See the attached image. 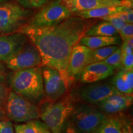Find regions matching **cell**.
Instances as JSON below:
<instances>
[{
  "label": "cell",
  "instance_id": "cell-1",
  "mask_svg": "<svg viewBox=\"0 0 133 133\" xmlns=\"http://www.w3.org/2000/svg\"><path fill=\"white\" fill-rule=\"evenodd\" d=\"M92 24L88 19L75 16L48 27L27 25L20 29L19 33L28 36L36 46L43 65L57 70L70 84L66 71L71 51Z\"/></svg>",
  "mask_w": 133,
  "mask_h": 133
},
{
  "label": "cell",
  "instance_id": "cell-2",
  "mask_svg": "<svg viewBox=\"0 0 133 133\" xmlns=\"http://www.w3.org/2000/svg\"><path fill=\"white\" fill-rule=\"evenodd\" d=\"M9 84L12 91L34 104L41 102L45 97L42 69L39 66L14 71Z\"/></svg>",
  "mask_w": 133,
  "mask_h": 133
},
{
  "label": "cell",
  "instance_id": "cell-3",
  "mask_svg": "<svg viewBox=\"0 0 133 133\" xmlns=\"http://www.w3.org/2000/svg\"><path fill=\"white\" fill-rule=\"evenodd\" d=\"M75 107L70 96H64L58 101L49 103L40 110V118L52 133H61L64 122Z\"/></svg>",
  "mask_w": 133,
  "mask_h": 133
},
{
  "label": "cell",
  "instance_id": "cell-4",
  "mask_svg": "<svg viewBox=\"0 0 133 133\" xmlns=\"http://www.w3.org/2000/svg\"><path fill=\"white\" fill-rule=\"evenodd\" d=\"M4 110L8 119L16 123H26L40 117V110L35 104L12 91H9Z\"/></svg>",
  "mask_w": 133,
  "mask_h": 133
},
{
  "label": "cell",
  "instance_id": "cell-5",
  "mask_svg": "<svg viewBox=\"0 0 133 133\" xmlns=\"http://www.w3.org/2000/svg\"><path fill=\"white\" fill-rule=\"evenodd\" d=\"M69 118L81 133H94L108 117L101 110L83 105L74 107Z\"/></svg>",
  "mask_w": 133,
  "mask_h": 133
},
{
  "label": "cell",
  "instance_id": "cell-6",
  "mask_svg": "<svg viewBox=\"0 0 133 133\" xmlns=\"http://www.w3.org/2000/svg\"><path fill=\"white\" fill-rule=\"evenodd\" d=\"M29 11L12 3L0 4V35L14 32L22 26Z\"/></svg>",
  "mask_w": 133,
  "mask_h": 133
},
{
  "label": "cell",
  "instance_id": "cell-7",
  "mask_svg": "<svg viewBox=\"0 0 133 133\" xmlns=\"http://www.w3.org/2000/svg\"><path fill=\"white\" fill-rule=\"evenodd\" d=\"M72 14L59 1L46 5L31 18L29 25L34 27H48L59 24Z\"/></svg>",
  "mask_w": 133,
  "mask_h": 133
},
{
  "label": "cell",
  "instance_id": "cell-8",
  "mask_svg": "<svg viewBox=\"0 0 133 133\" xmlns=\"http://www.w3.org/2000/svg\"><path fill=\"white\" fill-rule=\"evenodd\" d=\"M42 76L44 96L48 102H54L65 96L70 84L57 70L44 66Z\"/></svg>",
  "mask_w": 133,
  "mask_h": 133
},
{
  "label": "cell",
  "instance_id": "cell-9",
  "mask_svg": "<svg viewBox=\"0 0 133 133\" xmlns=\"http://www.w3.org/2000/svg\"><path fill=\"white\" fill-rule=\"evenodd\" d=\"M14 71L37 67L42 65L39 51L33 43L25 44L5 62Z\"/></svg>",
  "mask_w": 133,
  "mask_h": 133
},
{
  "label": "cell",
  "instance_id": "cell-10",
  "mask_svg": "<svg viewBox=\"0 0 133 133\" xmlns=\"http://www.w3.org/2000/svg\"><path fill=\"white\" fill-rule=\"evenodd\" d=\"M59 1L71 14L110 6H126L132 9V1L131 0H59Z\"/></svg>",
  "mask_w": 133,
  "mask_h": 133
},
{
  "label": "cell",
  "instance_id": "cell-11",
  "mask_svg": "<svg viewBox=\"0 0 133 133\" xmlns=\"http://www.w3.org/2000/svg\"><path fill=\"white\" fill-rule=\"evenodd\" d=\"M91 52L92 49L79 43L73 48L66 71L70 83L89 64Z\"/></svg>",
  "mask_w": 133,
  "mask_h": 133
},
{
  "label": "cell",
  "instance_id": "cell-12",
  "mask_svg": "<svg viewBox=\"0 0 133 133\" xmlns=\"http://www.w3.org/2000/svg\"><path fill=\"white\" fill-rule=\"evenodd\" d=\"M112 84L97 83L86 86L81 90V99L92 105H99L110 96L119 93Z\"/></svg>",
  "mask_w": 133,
  "mask_h": 133
},
{
  "label": "cell",
  "instance_id": "cell-13",
  "mask_svg": "<svg viewBox=\"0 0 133 133\" xmlns=\"http://www.w3.org/2000/svg\"><path fill=\"white\" fill-rule=\"evenodd\" d=\"M115 68L102 62L88 65L80 73V80L92 83L106 79L114 74Z\"/></svg>",
  "mask_w": 133,
  "mask_h": 133
},
{
  "label": "cell",
  "instance_id": "cell-14",
  "mask_svg": "<svg viewBox=\"0 0 133 133\" xmlns=\"http://www.w3.org/2000/svg\"><path fill=\"white\" fill-rule=\"evenodd\" d=\"M25 42V35L21 33L0 35V62H6Z\"/></svg>",
  "mask_w": 133,
  "mask_h": 133
},
{
  "label": "cell",
  "instance_id": "cell-15",
  "mask_svg": "<svg viewBox=\"0 0 133 133\" xmlns=\"http://www.w3.org/2000/svg\"><path fill=\"white\" fill-rule=\"evenodd\" d=\"M132 94L118 93L103 101L99 105V110L107 114H115L127 109L132 104Z\"/></svg>",
  "mask_w": 133,
  "mask_h": 133
},
{
  "label": "cell",
  "instance_id": "cell-16",
  "mask_svg": "<svg viewBox=\"0 0 133 133\" xmlns=\"http://www.w3.org/2000/svg\"><path fill=\"white\" fill-rule=\"evenodd\" d=\"M121 41V39L119 36H84L81 38L78 43L91 49H95L109 46H118Z\"/></svg>",
  "mask_w": 133,
  "mask_h": 133
},
{
  "label": "cell",
  "instance_id": "cell-17",
  "mask_svg": "<svg viewBox=\"0 0 133 133\" xmlns=\"http://www.w3.org/2000/svg\"><path fill=\"white\" fill-rule=\"evenodd\" d=\"M112 85L119 92L131 94L133 92V70L121 69L112 79Z\"/></svg>",
  "mask_w": 133,
  "mask_h": 133
},
{
  "label": "cell",
  "instance_id": "cell-18",
  "mask_svg": "<svg viewBox=\"0 0 133 133\" xmlns=\"http://www.w3.org/2000/svg\"><path fill=\"white\" fill-rule=\"evenodd\" d=\"M128 9H129V8L126 7V6H110V7L100 8L76 13L75 16L88 20L99 19V18L101 19L104 17L110 16V15L118 14L121 12H124Z\"/></svg>",
  "mask_w": 133,
  "mask_h": 133
},
{
  "label": "cell",
  "instance_id": "cell-19",
  "mask_svg": "<svg viewBox=\"0 0 133 133\" xmlns=\"http://www.w3.org/2000/svg\"><path fill=\"white\" fill-rule=\"evenodd\" d=\"M84 36H118V33L109 22L102 21L91 25L86 31Z\"/></svg>",
  "mask_w": 133,
  "mask_h": 133
},
{
  "label": "cell",
  "instance_id": "cell-20",
  "mask_svg": "<svg viewBox=\"0 0 133 133\" xmlns=\"http://www.w3.org/2000/svg\"><path fill=\"white\" fill-rule=\"evenodd\" d=\"M123 124L115 118H107L94 133H121Z\"/></svg>",
  "mask_w": 133,
  "mask_h": 133
},
{
  "label": "cell",
  "instance_id": "cell-21",
  "mask_svg": "<svg viewBox=\"0 0 133 133\" xmlns=\"http://www.w3.org/2000/svg\"><path fill=\"white\" fill-rule=\"evenodd\" d=\"M119 47V46H109L92 49L89 64L102 62L109 57L111 54H112Z\"/></svg>",
  "mask_w": 133,
  "mask_h": 133
},
{
  "label": "cell",
  "instance_id": "cell-22",
  "mask_svg": "<svg viewBox=\"0 0 133 133\" xmlns=\"http://www.w3.org/2000/svg\"><path fill=\"white\" fill-rule=\"evenodd\" d=\"M20 125L22 133H43L39 121H30Z\"/></svg>",
  "mask_w": 133,
  "mask_h": 133
},
{
  "label": "cell",
  "instance_id": "cell-23",
  "mask_svg": "<svg viewBox=\"0 0 133 133\" xmlns=\"http://www.w3.org/2000/svg\"><path fill=\"white\" fill-rule=\"evenodd\" d=\"M121 47H119L115 52L111 54L102 62L114 66L115 69L121 68Z\"/></svg>",
  "mask_w": 133,
  "mask_h": 133
},
{
  "label": "cell",
  "instance_id": "cell-24",
  "mask_svg": "<svg viewBox=\"0 0 133 133\" xmlns=\"http://www.w3.org/2000/svg\"><path fill=\"white\" fill-rule=\"evenodd\" d=\"M101 19L102 21L109 22L110 24L112 25L115 29H116L118 33L120 31V30L122 29L123 26L126 24L125 22H124L119 17L118 14L110 15V16L104 17L101 18Z\"/></svg>",
  "mask_w": 133,
  "mask_h": 133
},
{
  "label": "cell",
  "instance_id": "cell-25",
  "mask_svg": "<svg viewBox=\"0 0 133 133\" xmlns=\"http://www.w3.org/2000/svg\"><path fill=\"white\" fill-rule=\"evenodd\" d=\"M20 6L25 9H33L42 7L49 0H16Z\"/></svg>",
  "mask_w": 133,
  "mask_h": 133
},
{
  "label": "cell",
  "instance_id": "cell-26",
  "mask_svg": "<svg viewBox=\"0 0 133 133\" xmlns=\"http://www.w3.org/2000/svg\"><path fill=\"white\" fill-rule=\"evenodd\" d=\"M123 42L133 38V24L126 23L118 32Z\"/></svg>",
  "mask_w": 133,
  "mask_h": 133
},
{
  "label": "cell",
  "instance_id": "cell-27",
  "mask_svg": "<svg viewBox=\"0 0 133 133\" xmlns=\"http://www.w3.org/2000/svg\"><path fill=\"white\" fill-rule=\"evenodd\" d=\"M121 69L125 70H133V53H121Z\"/></svg>",
  "mask_w": 133,
  "mask_h": 133
},
{
  "label": "cell",
  "instance_id": "cell-28",
  "mask_svg": "<svg viewBox=\"0 0 133 133\" xmlns=\"http://www.w3.org/2000/svg\"><path fill=\"white\" fill-rule=\"evenodd\" d=\"M9 91V89L4 83L0 82V108L4 110L5 109Z\"/></svg>",
  "mask_w": 133,
  "mask_h": 133
},
{
  "label": "cell",
  "instance_id": "cell-29",
  "mask_svg": "<svg viewBox=\"0 0 133 133\" xmlns=\"http://www.w3.org/2000/svg\"><path fill=\"white\" fill-rule=\"evenodd\" d=\"M61 133H81L69 118L64 122Z\"/></svg>",
  "mask_w": 133,
  "mask_h": 133
},
{
  "label": "cell",
  "instance_id": "cell-30",
  "mask_svg": "<svg viewBox=\"0 0 133 133\" xmlns=\"http://www.w3.org/2000/svg\"><path fill=\"white\" fill-rule=\"evenodd\" d=\"M0 133H14L12 123L9 119L0 120Z\"/></svg>",
  "mask_w": 133,
  "mask_h": 133
},
{
  "label": "cell",
  "instance_id": "cell-31",
  "mask_svg": "<svg viewBox=\"0 0 133 133\" xmlns=\"http://www.w3.org/2000/svg\"><path fill=\"white\" fill-rule=\"evenodd\" d=\"M124 16L126 18V22L129 24H132L133 23V11L132 9L129 8L126 11H124Z\"/></svg>",
  "mask_w": 133,
  "mask_h": 133
},
{
  "label": "cell",
  "instance_id": "cell-32",
  "mask_svg": "<svg viewBox=\"0 0 133 133\" xmlns=\"http://www.w3.org/2000/svg\"><path fill=\"white\" fill-rule=\"evenodd\" d=\"M121 133H132L131 126L128 125V124L123 125V129Z\"/></svg>",
  "mask_w": 133,
  "mask_h": 133
},
{
  "label": "cell",
  "instance_id": "cell-33",
  "mask_svg": "<svg viewBox=\"0 0 133 133\" xmlns=\"http://www.w3.org/2000/svg\"><path fill=\"white\" fill-rule=\"evenodd\" d=\"M7 119H9L7 117L6 112L4 109L0 108V120H7Z\"/></svg>",
  "mask_w": 133,
  "mask_h": 133
},
{
  "label": "cell",
  "instance_id": "cell-34",
  "mask_svg": "<svg viewBox=\"0 0 133 133\" xmlns=\"http://www.w3.org/2000/svg\"><path fill=\"white\" fill-rule=\"evenodd\" d=\"M41 129H42L43 133H52L51 132V131L49 130V129L48 128L44 123L41 122Z\"/></svg>",
  "mask_w": 133,
  "mask_h": 133
},
{
  "label": "cell",
  "instance_id": "cell-35",
  "mask_svg": "<svg viewBox=\"0 0 133 133\" xmlns=\"http://www.w3.org/2000/svg\"><path fill=\"white\" fill-rule=\"evenodd\" d=\"M14 129H15L14 133H22L21 131V125H20V124H15Z\"/></svg>",
  "mask_w": 133,
  "mask_h": 133
},
{
  "label": "cell",
  "instance_id": "cell-36",
  "mask_svg": "<svg viewBox=\"0 0 133 133\" xmlns=\"http://www.w3.org/2000/svg\"><path fill=\"white\" fill-rule=\"evenodd\" d=\"M4 81V76L1 69H0V82L3 83Z\"/></svg>",
  "mask_w": 133,
  "mask_h": 133
},
{
  "label": "cell",
  "instance_id": "cell-37",
  "mask_svg": "<svg viewBox=\"0 0 133 133\" xmlns=\"http://www.w3.org/2000/svg\"><path fill=\"white\" fill-rule=\"evenodd\" d=\"M3 0H0V2H1V1H3Z\"/></svg>",
  "mask_w": 133,
  "mask_h": 133
},
{
  "label": "cell",
  "instance_id": "cell-38",
  "mask_svg": "<svg viewBox=\"0 0 133 133\" xmlns=\"http://www.w3.org/2000/svg\"><path fill=\"white\" fill-rule=\"evenodd\" d=\"M0 69H1V65H0Z\"/></svg>",
  "mask_w": 133,
  "mask_h": 133
},
{
  "label": "cell",
  "instance_id": "cell-39",
  "mask_svg": "<svg viewBox=\"0 0 133 133\" xmlns=\"http://www.w3.org/2000/svg\"><path fill=\"white\" fill-rule=\"evenodd\" d=\"M131 1H132V0H131Z\"/></svg>",
  "mask_w": 133,
  "mask_h": 133
}]
</instances>
